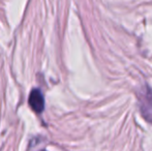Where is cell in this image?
<instances>
[{"instance_id":"1","label":"cell","mask_w":152,"mask_h":151,"mask_svg":"<svg viewBox=\"0 0 152 151\" xmlns=\"http://www.w3.org/2000/svg\"><path fill=\"white\" fill-rule=\"evenodd\" d=\"M141 110L145 117H152V88L146 86V89L142 91V95L140 97Z\"/></svg>"},{"instance_id":"2","label":"cell","mask_w":152,"mask_h":151,"mask_svg":"<svg viewBox=\"0 0 152 151\" xmlns=\"http://www.w3.org/2000/svg\"><path fill=\"white\" fill-rule=\"evenodd\" d=\"M29 105L31 109L36 113H42L45 108L44 95L39 89H33L29 95Z\"/></svg>"}]
</instances>
